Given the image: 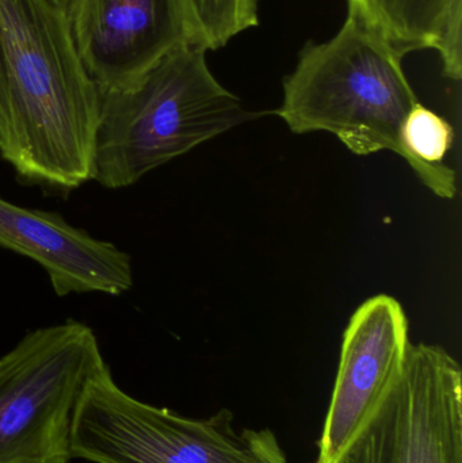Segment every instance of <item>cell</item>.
I'll list each match as a JSON object with an SVG mask.
<instances>
[{"label":"cell","mask_w":462,"mask_h":463,"mask_svg":"<svg viewBox=\"0 0 462 463\" xmlns=\"http://www.w3.org/2000/svg\"><path fill=\"white\" fill-rule=\"evenodd\" d=\"M220 410L190 419L133 399L108 364L90 383L76 411L71 457L94 463H289L270 429L233 427Z\"/></svg>","instance_id":"4"},{"label":"cell","mask_w":462,"mask_h":463,"mask_svg":"<svg viewBox=\"0 0 462 463\" xmlns=\"http://www.w3.org/2000/svg\"><path fill=\"white\" fill-rule=\"evenodd\" d=\"M206 52L184 43L127 86L99 92L92 181L127 189L251 118L214 78Z\"/></svg>","instance_id":"2"},{"label":"cell","mask_w":462,"mask_h":463,"mask_svg":"<svg viewBox=\"0 0 462 463\" xmlns=\"http://www.w3.org/2000/svg\"><path fill=\"white\" fill-rule=\"evenodd\" d=\"M0 247L42 267L59 297L122 296L133 288L132 258L59 213L24 208L0 197Z\"/></svg>","instance_id":"9"},{"label":"cell","mask_w":462,"mask_h":463,"mask_svg":"<svg viewBox=\"0 0 462 463\" xmlns=\"http://www.w3.org/2000/svg\"><path fill=\"white\" fill-rule=\"evenodd\" d=\"M54 3H56L57 5H60V7L64 8L65 11H67L68 5H71V2L72 0H53Z\"/></svg>","instance_id":"13"},{"label":"cell","mask_w":462,"mask_h":463,"mask_svg":"<svg viewBox=\"0 0 462 463\" xmlns=\"http://www.w3.org/2000/svg\"><path fill=\"white\" fill-rule=\"evenodd\" d=\"M100 94L53 0H0V156L30 184L92 181Z\"/></svg>","instance_id":"1"},{"label":"cell","mask_w":462,"mask_h":463,"mask_svg":"<svg viewBox=\"0 0 462 463\" xmlns=\"http://www.w3.org/2000/svg\"><path fill=\"white\" fill-rule=\"evenodd\" d=\"M418 102L403 54L347 10L333 38L301 49L276 114L296 135L330 133L357 156L392 151L404 159L401 127Z\"/></svg>","instance_id":"3"},{"label":"cell","mask_w":462,"mask_h":463,"mask_svg":"<svg viewBox=\"0 0 462 463\" xmlns=\"http://www.w3.org/2000/svg\"><path fill=\"white\" fill-rule=\"evenodd\" d=\"M453 143L452 124L436 111L418 102L407 114L401 127L404 160L420 182L444 200H453L457 194L456 171L444 163Z\"/></svg>","instance_id":"11"},{"label":"cell","mask_w":462,"mask_h":463,"mask_svg":"<svg viewBox=\"0 0 462 463\" xmlns=\"http://www.w3.org/2000/svg\"><path fill=\"white\" fill-rule=\"evenodd\" d=\"M67 15L99 92L127 86L174 49L195 43L184 0H72Z\"/></svg>","instance_id":"8"},{"label":"cell","mask_w":462,"mask_h":463,"mask_svg":"<svg viewBox=\"0 0 462 463\" xmlns=\"http://www.w3.org/2000/svg\"><path fill=\"white\" fill-rule=\"evenodd\" d=\"M410 345L409 318L398 299L380 294L355 310L342 339L315 463L341 461L401 374Z\"/></svg>","instance_id":"7"},{"label":"cell","mask_w":462,"mask_h":463,"mask_svg":"<svg viewBox=\"0 0 462 463\" xmlns=\"http://www.w3.org/2000/svg\"><path fill=\"white\" fill-rule=\"evenodd\" d=\"M401 54L434 51L445 76L462 78V0H347Z\"/></svg>","instance_id":"10"},{"label":"cell","mask_w":462,"mask_h":463,"mask_svg":"<svg viewBox=\"0 0 462 463\" xmlns=\"http://www.w3.org/2000/svg\"><path fill=\"white\" fill-rule=\"evenodd\" d=\"M338 463H462V372L439 345H410L401 374Z\"/></svg>","instance_id":"6"},{"label":"cell","mask_w":462,"mask_h":463,"mask_svg":"<svg viewBox=\"0 0 462 463\" xmlns=\"http://www.w3.org/2000/svg\"><path fill=\"white\" fill-rule=\"evenodd\" d=\"M194 41L206 51L224 48L259 24V0H184Z\"/></svg>","instance_id":"12"},{"label":"cell","mask_w":462,"mask_h":463,"mask_svg":"<svg viewBox=\"0 0 462 463\" xmlns=\"http://www.w3.org/2000/svg\"><path fill=\"white\" fill-rule=\"evenodd\" d=\"M106 366L94 331L67 321L29 332L0 358V463H68L76 411Z\"/></svg>","instance_id":"5"}]
</instances>
